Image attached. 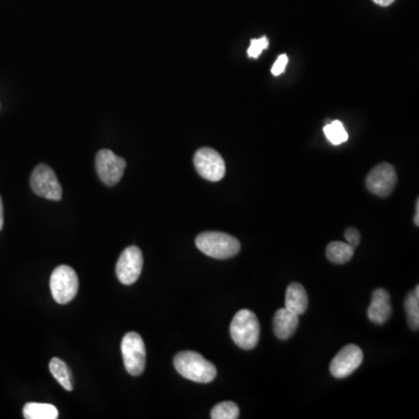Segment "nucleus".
<instances>
[{
	"label": "nucleus",
	"instance_id": "1",
	"mask_svg": "<svg viewBox=\"0 0 419 419\" xmlns=\"http://www.w3.org/2000/svg\"><path fill=\"white\" fill-rule=\"evenodd\" d=\"M174 366L178 374L197 383H210L217 376L215 365L197 352L178 353L174 358Z\"/></svg>",
	"mask_w": 419,
	"mask_h": 419
},
{
	"label": "nucleus",
	"instance_id": "2",
	"mask_svg": "<svg viewBox=\"0 0 419 419\" xmlns=\"http://www.w3.org/2000/svg\"><path fill=\"white\" fill-rule=\"evenodd\" d=\"M230 333L235 344L242 350L257 347L260 338V324L250 310H240L232 319Z\"/></svg>",
	"mask_w": 419,
	"mask_h": 419
},
{
	"label": "nucleus",
	"instance_id": "3",
	"mask_svg": "<svg viewBox=\"0 0 419 419\" xmlns=\"http://www.w3.org/2000/svg\"><path fill=\"white\" fill-rule=\"evenodd\" d=\"M197 248L208 257L225 260L240 252L238 239L223 232H204L196 238Z\"/></svg>",
	"mask_w": 419,
	"mask_h": 419
},
{
	"label": "nucleus",
	"instance_id": "4",
	"mask_svg": "<svg viewBox=\"0 0 419 419\" xmlns=\"http://www.w3.org/2000/svg\"><path fill=\"white\" fill-rule=\"evenodd\" d=\"M50 290L58 304H68L78 291V276L69 266H58L50 276Z\"/></svg>",
	"mask_w": 419,
	"mask_h": 419
},
{
	"label": "nucleus",
	"instance_id": "5",
	"mask_svg": "<svg viewBox=\"0 0 419 419\" xmlns=\"http://www.w3.org/2000/svg\"><path fill=\"white\" fill-rule=\"evenodd\" d=\"M121 353L125 368L133 376L144 373L146 367V346L139 333L129 332L121 341Z\"/></svg>",
	"mask_w": 419,
	"mask_h": 419
},
{
	"label": "nucleus",
	"instance_id": "6",
	"mask_svg": "<svg viewBox=\"0 0 419 419\" xmlns=\"http://www.w3.org/2000/svg\"><path fill=\"white\" fill-rule=\"evenodd\" d=\"M193 163L197 173L210 182H219L226 173V166L222 155L212 148H200L196 151Z\"/></svg>",
	"mask_w": 419,
	"mask_h": 419
},
{
	"label": "nucleus",
	"instance_id": "7",
	"mask_svg": "<svg viewBox=\"0 0 419 419\" xmlns=\"http://www.w3.org/2000/svg\"><path fill=\"white\" fill-rule=\"evenodd\" d=\"M30 186L38 196L45 200H61L62 186L54 170L47 164H39L30 176Z\"/></svg>",
	"mask_w": 419,
	"mask_h": 419
},
{
	"label": "nucleus",
	"instance_id": "8",
	"mask_svg": "<svg viewBox=\"0 0 419 419\" xmlns=\"http://www.w3.org/2000/svg\"><path fill=\"white\" fill-rule=\"evenodd\" d=\"M125 160L110 149H102L96 155V169L103 183L114 186L120 181L125 171Z\"/></svg>",
	"mask_w": 419,
	"mask_h": 419
},
{
	"label": "nucleus",
	"instance_id": "9",
	"mask_svg": "<svg viewBox=\"0 0 419 419\" xmlns=\"http://www.w3.org/2000/svg\"><path fill=\"white\" fill-rule=\"evenodd\" d=\"M142 266H144L142 252L136 246H129L121 253L118 260L116 267L118 279L125 286L136 283L142 272Z\"/></svg>",
	"mask_w": 419,
	"mask_h": 419
},
{
	"label": "nucleus",
	"instance_id": "10",
	"mask_svg": "<svg viewBox=\"0 0 419 419\" xmlns=\"http://www.w3.org/2000/svg\"><path fill=\"white\" fill-rule=\"evenodd\" d=\"M396 183V170L389 163H381L375 166L366 180L368 191L378 197L389 196Z\"/></svg>",
	"mask_w": 419,
	"mask_h": 419
},
{
	"label": "nucleus",
	"instance_id": "11",
	"mask_svg": "<svg viewBox=\"0 0 419 419\" xmlns=\"http://www.w3.org/2000/svg\"><path fill=\"white\" fill-rule=\"evenodd\" d=\"M363 353L356 345H347L338 352L330 365L331 374L336 378H345L359 368L363 363Z\"/></svg>",
	"mask_w": 419,
	"mask_h": 419
},
{
	"label": "nucleus",
	"instance_id": "12",
	"mask_svg": "<svg viewBox=\"0 0 419 419\" xmlns=\"http://www.w3.org/2000/svg\"><path fill=\"white\" fill-rule=\"evenodd\" d=\"M393 312V308L390 304V294L385 289H376L372 296V303H370L367 314L370 321L375 324H385V321L389 319Z\"/></svg>",
	"mask_w": 419,
	"mask_h": 419
},
{
	"label": "nucleus",
	"instance_id": "13",
	"mask_svg": "<svg viewBox=\"0 0 419 419\" xmlns=\"http://www.w3.org/2000/svg\"><path fill=\"white\" fill-rule=\"evenodd\" d=\"M299 323L297 314H292L286 308L277 310L274 317V333L279 339H289L297 330Z\"/></svg>",
	"mask_w": 419,
	"mask_h": 419
},
{
	"label": "nucleus",
	"instance_id": "14",
	"mask_svg": "<svg viewBox=\"0 0 419 419\" xmlns=\"http://www.w3.org/2000/svg\"><path fill=\"white\" fill-rule=\"evenodd\" d=\"M308 305H309V299H308V294L302 284L296 283V282L289 284L287 292H286V306L284 308L299 317L305 314Z\"/></svg>",
	"mask_w": 419,
	"mask_h": 419
},
{
	"label": "nucleus",
	"instance_id": "15",
	"mask_svg": "<svg viewBox=\"0 0 419 419\" xmlns=\"http://www.w3.org/2000/svg\"><path fill=\"white\" fill-rule=\"evenodd\" d=\"M354 254V248L347 242L333 241L326 248V257L332 264L345 265L351 260Z\"/></svg>",
	"mask_w": 419,
	"mask_h": 419
},
{
	"label": "nucleus",
	"instance_id": "16",
	"mask_svg": "<svg viewBox=\"0 0 419 419\" xmlns=\"http://www.w3.org/2000/svg\"><path fill=\"white\" fill-rule=\"evenodd\" d=\"M23 412L26 419H56L58 417L56 407L48 403H27Z\"/></svg>",
	"mask_w": 419,
	"mask_h": 419
},
{
	"label": "nucleus",
	"instance_id": "17",
	"mask_svg": "<svg viewBox=\"0 0 419 419\" xmlns=\"http://www.w3.org/2000/svg\"><path fill=\"white\" fill-rule=\"evenodd\" d=\"M50 373L53 374L54 378L60 383L65 390L72 391V375L69 368L68 365L58 359V358H53L50 363Z\"/></svg>",
	"mask_w": 419,
	"mask_h": 419
},
{
	"label": "nucleus",
	"instance_id": "18",
	"mask_svg": "<svg viewBox=\"0 0 419 419\" xmlns=\"http://www.w3.org/2000/svg\"><path fill=\"white\" fill-rule=\"evenodd\" d=\"M405 311L408 316L409 325L413 331L419 327V287L408 294L405 303Z\"/></svg>",
	"mask_w": 419,
	"mask_h": 419
},
{
	"label": "nucleus",
	"instance_id": "19",
	"mask_svg": "<svg viewBox=\"0 0 419 419\" xmlns=\"http://www.w3.org/2000/svg\"><path fill=\"white\" fill-rule=\"evenodd\" d=\"M324 133L327 140L334 146L344 144L348 140V133L339 120L330 122L324 127Z\"/></svg>",
	"mask_w": 419,
	"mask_h": 419
},
{
	"label": "nucleus",
	"instance_id": "20",
	"mask_svg": "<svg viewBox=\"0 0 419 419\" xmlns=\"http://www.w3.org/2000/svg\"><path fill=\"white\" fill-rule=\"evenodd\" d=\"M238 405L233 402H222L212 409V419H237L239 418Z\"/></svg>",
	"mask_w": 419,
	"mask_h": 419
},
{
	"label": "nucleus",
	"instance_id": "21",
	"mask_svg": "<svg viewBox=\"0 0 419 419\" xmlns=\"http://www.w3.org/2000/svg\"><path fill=\"white\" fill-rule=\"evenodd\" d=\"M268 39L266 38V36L261 39H253L250 41V48H248V52H247L248 56L252 57V58H257V57L260 56L261 53L268 47Z\"/></svg>",
	"mask_w": 419,
	"mask_h": 419
},
{
	"label": "nucleus",
	"instance_id": "22",
	"mask_svg": "<svg viewBox=\"0 0 419 419\" xmlns=\"http://www.w3.org/2000/svg\"><path fill=\"white\" fill-rule=\"evenodd\" d=\"M360 232L359 230L354 228V227H350L345 232V239H346V242H347L348 245L352 246L353 248L355 247H358V245L360 244Z\"/></svg>",
	"mask_w": 419,
	"mask_h": 419
},
{
	"label": "nucleus",
	"instance_id": "23",
	"mask_svg": "<svg viewBox=\"0 0 419 419\" xmlns=\"http://www.w3.org/2000/svg\"><path fill=\"white\" fill-rule=\"evenodd\" d=\"M288 65V56L286 54L279 55V58L276 60L275 63L272 65V74L274 76H279L283 74L286 70V67Z\"/></svg>",
	"mask_w": 419,
	"mask_h": 419
},
{
	"label": "nucleus",
	"instance_id": "24",
	"mask_svg": "<svg viewBox=\"0 0 419 419\" xmlns=\"http://www.w3.org/2000/svg\"><path fill=\"white\" fill-rule=\"evenodd\" d=\"M3 225H4V208H3V200L0 197V230L3 228Z\"/></svg>",
	"mask_w": 419,
	"mask_h": 419
},
{
	"label": "nucleus",
	"instance_id": "25",
	"mask_svg": "<svg viewBox=\"0 0 419 419\" xmlns=\"http://www.w3.org/2000/svg\"><path fill=\"white\" fill-rule=\"evenodd\" d=\"M373 1H374L375 4H378L380 5V6H383V8H385V6H389V5L393 4L395 0H373Z\"/></svg>",
	"mask_w": 419,
	"mask_h": 419
},
{
	"label": "nucleus",
	"instance_id": "26",
	"mask_svg": "<svg viewBox=\"0 0 419 419\" xmlns=\"http://www.w3.org/2000/svg\"><path fill=\"white\" fill-rule=\"evenodd\" d=\"M413 222H415L416 225H417V226H418V225H419V200H417V202H416V215H415V219H413Z\"/></svg>",
	"mask_w": 419,
	"mask_h": 419
}]
</instances>
